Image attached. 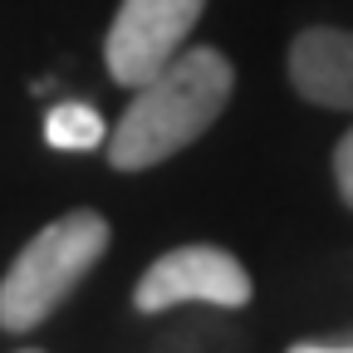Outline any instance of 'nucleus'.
<instances>
[{"instance_id": "f257e3e1", "label": "nucleus", "mask_w": 353, "mask_h": 353, "mask_svg": "<svg viewBox=\"0 0 353 353\" xmlns=\"http://www.w3.org/2000/svg\"><path fill=\"white\" fill-rule=\"evenodd\" d=\"M231 88L236 69L221 50H211V44L182 50L167 69L138 83L118 128H108V162L118 172H143L182 152L221 118V108L231 103Z\"/></svg>"}, {"instance_id": "f03ea898", "label": "nucleus", "mask_w": 353, "mask_h": 353, "mask_svg": "<svg viewBox=\"0 0 353 353\" xmlns=\"http://www.w3.org/2000/svg\"><path fill=\"white\" fill-rule=\"evenodd\" d=\"M108 250V221L99 211H69L50 221L0 280V329L25 334L39 319H50L64 294L94 270Z\"/></svg>"}, {"instance_id": "7ed1b4c3", "label": "nucleus", "mask_w": 353, "mask_h": 353, "mask_svg": "<svg viewBox=\"0 0 353 353\" xmlns=\"http://www.w3.org/2000/svg\"><path fill=\"white\" fill-rule=\"evenodd\" d=\"M201 10H206V0H123L108 25V39H103L108 74L123 88L148 83L157 69H167L182 54Z\"/></svg>"}, {"instance_id": "20e7f679", "label": "nucleus", "mask_w": 353, "mask_h": 353, "mask_svg": "<svg viewBox=\"0 0 353 353\" xmlns=\"http://www.w3.org/2000/svg\"><path fill=\"white\" fill-rule=\"evenodd\" d=\"M221 304V309H241L250 304V275L245 265L221 250V245H176L167 250L162 260H152L138 290H132V304L143 314H157V309H172V304Z\"/></svg>"}, {"instance_id": "39448f33", "label": "nucleus", "mask_w": 353, "mask_h": 353, "mask_svg": "<svg viewBox=\"0 0 353 353\" xmlns=\"http://www.w3.org/2000/svg\"><path fill=\"white\" fill-rule=\"evenodd\" d=\"M290 79L299 99L353 113V30H304L290 44Z\"/></svg>"}, {"instance_id": "423d86ee", "label": "nucleus", "mask_w": 353, "mask_h": 353, "mask_svg": "<svg viewBox=\"0 0 353 353\" xmlns=\"http://www.w3.org/2000/svg\"><path fill=\"white\" fill-rule=\"evenodd\" d=\"M44 143L64 148V152H83V148L108 143V123L88 103H59V108H50V118H44Z\"/></svg>"}, {"instance_id": "0eeeda50", "label": "nucleus", "mask_w": 353, "mask_h": 353, "mask_svg": "<svg viewBox=\"0 0 353 353\" xmlns=\"http://www.w3.org/2000/svg\"><path fill=\"white\" fill-rule=\"evenodd\" d=\"M334 176H339V192H343V201L353 206V128L343 132V143L334 148Z\"/></svg>"}, {"instance_id": "6e6552de", "label": "nucleus", "mask_w": 353, "mask_h": 353, "mask_svg": "<svg viewBox=\"0 0 353 353\" xmlns=\"http://www.w3.org/2000/svg\"><path fill=\"white\" fill-rule=\"evenodd\" d=\"M290 353H353V339H343V343H294Z\"/></svg>"}, {"instance_id": "1a4fd4ad", "label": "nucleus", "mask_w": 353, "mask_h": 353, "mask_svg": "<svg viewBox=\"0 0 353 353\" xmlns=\"http://www.w3.org/2000/svg\"><path fill=\"white\" fill-rule=\"evenodd\" d=\"M25 353H39V348H25Z\"/></svg>"}]
</instances>
